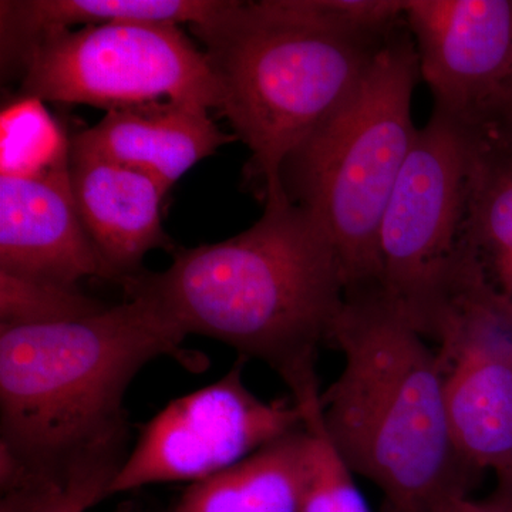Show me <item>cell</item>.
Returning <instances> with one entry per match:
<instances>
[{
  "label": "cell",
  "mask_w": 512,
  "mask_h": 512,
  "mask_svg": "<svg viewBox=\"0 0 512 512\" xmlns=\"http://www.w3.org/2000/svg\"><path fill=\"white\" fill-rule=\"evenodd\" d=\"M171 255L163 272L121 279L127 298L153 306L183 339L205 336L262 360L293 400L318 392L316 357L346 289L335 245L312 214L289 198L266 204L237 237Z\"/></svg>",
  "instance_id": "1"
},
{
  "label": "cell",
  "mask_w": 512,
  "mask_h": 512,
  "mask_svg": "<svg viewBox=\"0 0 512 512\" xmlns=\"http://www.w3.org/2000/svg\"><path fill=\"white\" fill-rule=\"evenodd\" d=\"M338 379L320 394L333 447L383 495L384 512H436L470 497L478 473L458 453L439 355L382 292L346 298L332 340Z\"/></svg>",
  "instance_id": "2"
},
{
  "label": "cell",
  "mask_w": 512,
  "mask_h": 512,
  "mask_svg": "<svg viewBox=\"0 0 512 512\" xmlns=\"http://www.w3.org/2000/svg\"><path fill=\"white\" fill-rule=\"evenodd\" d=\"M188 28L204 46L220 113L248 147L247 173L266 205L288 200L286 158L356 92L400 26L390 33L353 28L326 0H227Z\"/></svg>",
  "instance_id": "3"
},
{
  "label": "cell",
  "mask_w": 512,
  "mask_h": 512,
  "mask_svg": "<svg viewBox=\"0 0 512 512\" xmlns=\"http://www.w3.org/2000/svg\"><path fill=\"white\" fill-rule=\"evenodd\" d=\"M183 340L137 298L76 322L0 328V450L46 484L127 447L128 386Z\"/></svg>",
  "instance_id": "4"
},
{
  "label": "cell",
  "mask_w": 512,
  "mask_h": 512,
  "mask_svg": "<svg viewBox=\"0 0 512 512\" xmlns=\"http://www.w3.org/2000/svg\"><path fill=\"white\" fill-rule=\"evenodd\" d=\"M419 79L404 23L356 92L282 165L286 197L312 214L335 245L346 298L380 292V222L419 131L412 117Z\"/></svg>",
  "instance_id": "5"
},
{
  "label": "cell",
  "mask_w": 512,
  "mask_h": 512,
  "mask_svg": "<svg viewBox=\"0 0 512 512\" xmlns=\"http://www.w3.org/2000/svg\"><path fill=\"white\" fill-rule=\"evenodd\" d=\"M468 161L466 128L433 111L380 222V292L426 339L460 276Z\"/></svg>",
  "instance_id": "6"
},
{
  "label": "cell",
  "mask_w": 512,
  "mask_h": 512,
  "mask_svg": "<svg viewBox=\"0 0 512 512\" xmlns=\"http://www.w3.org/2000/svg\"><path fill=\"white\" fill-rule=\"evenodd\" d=\"M16 96L106 113L156 101L221 107L204 50L180 26L153 23L84 26L46 37L26 60Z\"/></svg>",
  "instance_id": "7"
},
{
  "label": "cell",
  "mask_w": 512,
  "mask_h": 512,
  "mask_svg": "<svg viewBox=\"0 0 512 512\" xmlns=\"http://www.w3.org/2000/svg\"><path fill=\"white\" fill-rule=\"evenodd\" d=\"M244 360L218 382L168 404L144 427L110 495L171 481L198 483L303 427L293 399L265 402L245 386Z\"/></svg>",
  "instance_id": "8"
},
{
  "label": "cell",
  "mask_w": 512,
  "mask_h": 512,
  "mask_svg": "<svg viewBox=\"0 0 512 512\" xmlns=\"http://www.w3.org/2000/svg\"><path fill=\"white\" fill-rule=\"evenodd\" d=\"M433 340L439 343L444 399L460 456L497 487L512 485V319L474 281L448 299Z\"/></svg>",
  "instance_id": "9"
},
{
  "label": "cell",
  "mask_w": 512,
  "mask_h": 512,
  "mask_svg": "<svg viewBox=\"0 0 512 512\" xmlns=\"http://www.w3.org/2000/svg\"><path fill=\"white\" fill-rule=\"evenodd\" d=\"M407 28L434 110L471 128L512 97V0H407Z\"/></svg>",
  "instance_id": "10"
},
{
  "label": "cell",
  "mask_w": 512,
  "mask_h": 512,
  "mask_svg": "<svg viewBox=\"0 0 512 512\" xmlns=\"http://www.w3.org/2000/svg\"><path fill=\"white\" fill-rule=\"evenodd\" d=\"M69 167L0 175V272L63 286L90 276L116 281L84 228Z\"/></svg>",
  "instance_id": "11"
},
{
  "label": "cell",
  "mask_w": 512,
  "mask_h": 512,
  "mask_svg": "<svg viewBox=\"0 0 512 512\" xmlns=\"http://www.w3.org/2000/svg\"><path fill=\"white\" fill-rule=\"evenodd\" d=\"M69 171L84 228L117 282L140 272L148 252L174 251L161 221L167 191L154 178L72 147Z\"/></svg>",
  "instance_id": "12"
},
{
  "label": "cell",
  "mask_w": 512,
  "mask_h": 512,
  "mask_svg": "<svg viewBox=\"0 0 512 512\" xmlns=\"http://www.w3.org/2000/svg\"><path fill=\"white\" fill-rule=\"evenodd\" d=\"M208 111L181 101L107 111L96 126L74 134L70 147L150 175L168 192L195 164L238 141Z\"/></svg>",
  "instance_id": "13"
},
{
  "label": "cell",
  "mask_w": 512,
  "mask_h": 512,
  "mask_svg": "<svg viewBox=\"0 0 512 512\" xmlns=\"http://www.w3.org/2000/svg\"><path fill=\"white\" fill-rule=\"evenodd\" d=\"M466 130L470 161L461 265L512 319V121L498 114Z\"/></svg>",
  "instance_id": "14"
},
{
  "label": "cell",
  "mask_w": 512,
  "mask_h": 512,
  "mask_svg": "<svg viewBox=\"0 0 512 512\" xmlns=\"http://www.w3.org/2000/svg\"><path fill=\"white\" fill-rule=\"evenodd\" d=\"M225 5L227 0H2V77L20 79L37 43L76 26L110 23L192 26L217 15Z\"/></svg>",
  "instance_id": "15"
},
{
  "label": "cell",
  "mask_w": 512,
  "mask_h": 512,
  "mask_svg": "<svg viewBox=\"0 0 512 512\" xmlns=\"http://www.w3.org/2000/svg\"><path fill=\"white\" fill-rule=\"evenodd\" d=\"M311 477V436L301 429L194 483L175 512H299Z\"/></svg>",
  "instance_id": "16"
},
{
  "label": "cell",
  "mask_w": 512,
  "mask_h": 512,
  "mask_svg": "<svg viewBox=\"0 0 512 512\" xmlns=\"http://www.w3.org/2000/svg\"><path fill=\"white\" fill-rule=\"evenodd\" d=\"M70 140L45 101L16 96L0 113V175L36 177L69 167Z\"/></svg>",
  "instance_id": "17"
},
{
  "label": "cell",
  "mask_w": 512,
  "mask_h": 512,
  "mask_svg": "<svg viewBox=\"0 0 512 512\" xmlns=\"http://www.w3.org/2000/svg\"><path fill=\"white\" fill-rule=\"evenodd\" d=\"M109 306L63 286L0 272V328L76 322Z\"/></svg>",
  "instance_id": "18"
},
{
  "label": "cell",
  "mask_w": 512,
  "mask_h": 512,
  "mask_svg": "<svg viewBox=\"0 0 512 512\" xmlns=\"http://www.w3.org/2000/svg\"><path fill=\"white\" fill-rule=\"evenodd\" d=\"M320 394L298 404L311 436V477L299 512H370L352 470L323 426Z\"/></svg>",
  "instance_id": "19"
},
{
  "label": "cell",
  "mask_w": 512,
  "mask_h": 512,
  "mask_svg": "<svg viewBox=\"0 0 512 512\" xmlns=\"http://www.w3.org/2000/svg\"><path fill=\"white\" fill-rule=\"evenodd\" d=\"M128 454L114 447L87 458L33 493L6 500L3 512H87L104 497Z\"/></svg>",
  "instance_id": "20"
},
{
  "label": "cell",
  "mask_w": 512,
  "mask_h": 512,
  "mask_svg": "<svg viewBox=\"0 0 512 512\" xmlns=\"http://www.w3.org/2000/svg\"><path fill=\"white\" fill-rule=\"evenodd\" d=\"M483 503L493 512H512V485L495 487L493 494L484 498Z\"/></svg>",
  "instance_id": "21"
},
{
  "label": "cell",
  "mask_w": 512,
  "mask_h": 512,
  "mask_svg": "<svg viewBox=\"0 0 512 512\" xmlns=\"http://www.w3.org/2000/svg\"><path fill=\"white\" fill-rule=\"evenodd\" d=\"M436 512H493L483 503V500H473L471 497L454 498L448 501Z\"/></svg>",
  "instance_id": "22"
},
{
  "label": "cell",
  "mask_w": 512,
  "mask_h": 512,
  "mask_svg": "<svg viewBox=\"0 0 512 512\" xmlns=\"http://www.w3.org/2000/svg\"><path fill=\"white\" fill-rule=\"evenodd\" d=\"M500 114H504L505 117H508V119L512 120V97L510 101H508L507 106L501 110Z\"/></svg>",
  "instance_id": "23"
}]
</instances>
